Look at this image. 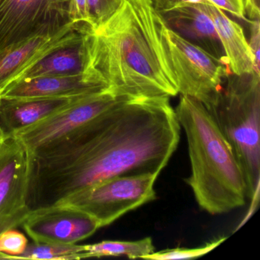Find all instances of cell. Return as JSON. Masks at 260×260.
Instances as JSON below:
<instances>
[{
  "instance_id": "6da1fadb",
  "label": "cell",
  "mask_w": 260,
  "mask_h": 260,
  "mask_svg": "<svg viewBox=\"0 0 260 260\" xmlns=\"http://www.w3.org/2000/svg\"><path fill=\"white\" fill-rule=\"evenodd\" d=\"M168 97H124L61 141L31 154L30 210L112 177L158 173L180 138Z\"/></svg>"
},
{
  "instance_id": "7a4b0ae2",
  "label": "cell",
  "mask_w": 260,
  "mask_h": 260,
  "mask_svg": "<svg viewBox=\"0 0 260 260\" xmlns=\"http://www.w3.org/2000/svg\"><path fill=\"white\" fill-rule=\"evenodd\" d=\"M165 30L152 0H124L91 34L89 71L117 96H176Z\"/></svg>"
},
{
  "instance_id": "3957f363",
  "label": "cell",
  "mask_w": 260,
  "mask_h": 260,
  "mask_svg": "<svg viewBox=\"0 0 260 260\" xmlns=\"http://www.w3.org/2000/svg\"><path fill=\"white\" fill-rule=\"evenodd\" d=\"M175 112L188 142L191 174L185 182L199 206L211 214L243 206L246 186L243 170L205 105L181 95Z\"/></svg>"
},
{
  "instance_id": "277c9868",
  "label": "cell",
  "mask_w": 260,
  "mask_h": 260,
  "mask_svg": "<svg viewBox=\"0 0 260 260\" xmlns=\"http://www.w3.org/2000/svg\"><path fill=\"white\" fill-rule=\"evenodd\" d=\"M207 109L241 167L246 198L253 199L259 192V74H230L217 98Z\"/></svg>"
},
{
  "instance_id": "5b68a950",
  "label": "cell",
  "mask_w": 260,
  "mask_h": 260,
  "mask_svg": "<svg viewBox=\"0 0 260 260\" xmlns=\"http://www.w3.org/2000/svg\"><path fill=\"white\" fill-rule=\"evenodd\" d=\"M158 173L116 176L95 184L55 205L71 207L89 214L100 228L111 224L128 211L155 200Z\"/></svg>"
},
{
  "instance_id": "8992f818",
  "label": "cell",
  "mask_w": 260,
  "mask_h": 260,
  "mask_svg": "<svg viewBox=\"0 0 260 260\" xmlns=\"http://www.w3.org/2000/svg\"><path fill=\"white\" fill-rule=\"evenodd\" d=\"M165 37L179 93L209 107L232 74L228 61L184 40L167 26Z\"/></svg>"
},
{
  "instance_id": "52a82bcc",
  "label": "cell",
  "mask_w": 260,
  "mask_h": 260,
  "mask_svg": "<svg viewBox=\"0 0 260 260\" xmlns=\"http://www.w3.org/2000/svg\"><path fill=\"white\" fill-rule=\"evenodd\" d=\"M71 0H0V50L71 24Z\"/></svg>"
},
{
  "instance_id": "ba28073f",
  "label": "cell",
  "mask_w": 260,
  "mask_h": 260,
  "mask_svg": "<svg viewBox=\"0 0 260 260\" xmlns=\"http://www.w3.org/2000/svg\"><path fill=\"white\" fill-rule=\"evenodd\" d=\"M31 153L15 135L0 143V234L22 226L28 205Z\"/></svg>"
},
{
  "instance_id": "9c48e42d",
  "label": "cell",
  "mask_w": 260,
  "mask_h": 260,
  "mask_svg": "<svg viewBox=\"0 0 260 260\" xmlns=\"http://www.w3.org/2000/svg\"><path fill=\"white\" fill-rule=\"evenodd\" d=\"M110 91L82 97L68 107L15 133L30 153L46 148L71 135L118 100Z\"/></svg>"
},
{
  "instance_id": "30bf717a",
  "label": "cell",
  "mask_w": 260,
  "mask_h": 260,
  "mask_svg": "<svg viewBox=\"0 0 260 260\" xmlns=\"http://www.w3.org/2000/svg\"><path fill=\"white\" fill-rule=\"evenodd\" d=\"M91 29L89 24L71 22L54 36H34L0 50V92L42 59L81 40Z\"/></svg>"
},
{
  "instance_id": "8fae6325",
  "label": "cell",
  "mask_w": 260,
  "mask_h": 260,
  "mask_svg": "<svg viewBox=\"0 0 260 260\" xmlns=\"http://www.w3.org/2000/svg\"><path fill=\"white\" fill-rule=\"evenodd\" d=\"M22 226L35 243L52 244H75L100 228L89 214L62 205L31 210Z\"/></svg>"
},
{
  "instance_id": "7c38bea8",
  "label": "cell",
  "mask_w": 260,
  "mask_h": 260,
  "mask_svg": "<svg viewBox=\"0 0 260 260\" xmlns=\"http://www.w3.org/2000/svg\"><path fill=\"white\" fill-rule=\"evenodd\" d=\"M106 89V85L93 74L44 77L17 82L7 88L1 98H71Z\"/></svg>"
},
{
  "instance_id": "4fadbf2b",
  "label": "cell",
  "mask_w": 260,
  "mask_h": 260,
  "mask_svg": "<svg viewBox=\"0 0 260 260\" xmlns=\"http://www.w3.org/2000/svg\"><path fill=\"white\" fill-rule=\"evenodd\" d=\"M160 16L167 28L184 40L217 58L226 60L214 23L199 4H187Z\"/></svg>"
},
{
  "instance_id": "5bb4252c",
  "label": "cell",
  "mask_w": 260,
  "mask_h": 260,
  "mask_svg": "<svg viewBox=\"0 0 260 260\" xmlns=\"http://www.w3.org/2000/svg\"><path fill=\"white\" fill-rule=\"evenodd\" d=\"M84 96L86 95L71 98H1L0 124L7 136L14 135Z\"/></svg>"
},
{
  "instance_id": "9a60e30c",
  "label": "cell",
  "mask_w": 260,
  "mask_h": 260,
  "mask_svg": "<svg viewBox=\"0 0 260 260\" xmlns=\"http://www.w3.org/2000/svg\"><path fill=\"white\" fill-rule=\"evenodd\" d=\"M199 6L214 23L231 73L236 75L251 72L259 74L255 70L253 56L241 26L213 4Z\"/></svg>"
},
{
  "instance_id": "2e32d148",
  "label": "cell",
  "mask_w": 260,
  "mask_h": 260,
  "mask_svg": "<svg viewBox=\"0 0 260 260\" xmlns=\"http://www.w3.org/2000/svg\"><path fill=\"white\" fill-rule=\"evenodd\" d=\"M93 31L89 30L81 40L47 56L25 72L17 82L44 77L85 74L95 75L89 71V41Z\"/></svg>"
},
{
  "instance_id": "e0dca14e",
  "label": "cell",
  "mask_w": 260,
  "mask_h": 260,
  "mask_svg": "<svg viewBox=\"0 0 260 260\" xmlns=\"http://www.w3.org/2000/svg\"><path fill=\"white\" fill-rule=\"evenodd\" d=\"M86 258L103 256H127L142 258L155 252V246L150 237L135 241L106 240L94 244L83 245Z\"/></svg>"
},
{
  "instance_id": "ac0fdd59",
  "label": "cell",
  "mask_w": 260,
  "mask_h": 260,
  "mask_svg": "<svg viewBox=\"0 0 260 260\" xmlns=\"http://www.w3.org/2000/svg\"><path fill=\"white\" fill-rule=\"evenodd\" d=\"M86 258L83 245L33 243L17 259L72 260Z\"/></svg>"
},
{
  "instance_id": "d6986e66",
  "label": "cell",
  "mask_w": 260,
  "mask_h": 260,
  "mask_svg": "<svg viewBox=\"0 0 260 260\" xmlns=\"http://www.w3.org/2000/svg\"><path fill=\"white\" fill-rule=\"evenodd\" d=\"M226 237H221L218 240L207 243L205 246L196 248H174V249H166L159 252H153L143 257L144 259L152 260H170L185 259V258H194L205 255L215 249L220 243H223Z\"/></svg>"
},
{
  "instance_id": "ffe728a7",
  "label": "cell",
  "mask_w": 260,
  "mask_h": 260,
  "mask_svg": "<svg viewBox=\"0 0 260 260\" xmlns=\"http://www.w3.org/2000/svg\"><path fill=\"white\" fill-rule=\"evenodd\" d=\"M28 240L15 229L7 230L0 234V259H17L26 249Z\"/></svg>"
},
{
  "instance_id": "44dd1931",
  "label": "cell",
  "mask_w": 260,
  "mask_h": 260,
  "mask_svg": "<svg viewBox=\"0 0 260 260\" xmlns=\"http://www.w3.org/2000/svg\"><path fill=\"white\" fill-rule=\"evenodd\" d=\"M124 0H87L89 20L94 30L106 22L118 9Z\"/></svg>"
},
{
  "instance_id": "7402d4cb",
  "label": "cell",
  "mask_w": 260,
  "mask_h": 260,
  "mask_svg": "<svg viewBox=\"0 0 260 260\" xmlns=\"http://www.w3.org/2000/svg\"><path fill=\"white\" fill-rule=\"evenodd\" d=\"M248 22L250 27V40L249 48L253 56L255 70L259 73V51H260V24L259 19H249Z\"/></svg>"
},
{
  "instance_id": "603a6c76",
  "label": "cell",
  "mask_w": 260,
  "mask_h": 260,
  "mask_svg": "<svg viewBox=\"0 0 260 260\" xmlns=\"http://www.w3.org/2000/svg\"><path fill=\"white\" fill-rule=\"evenodd\" d=\"M223 12H228L239 19H246L245 17L244 0H207Z\"/></svg>"
},
{
  "instance_id": "cb8c5ba5",
  "label": "cell",
  "mask_w": 260,
  "mask_h": 260,
  "mask_svg": "<svg viewBox=\"0 0 260 260\" xmlns=\"http://www.w3.org/2000/svg\"><path fill=\"white\" fill-rule=\"evenodd\" d=\"M70 19L74 23H86L91 25L87 0H71Z\"/></svg>"
},
{
  "instance_id": "d4e9b609",
  "label": "cell",
  "mask_w": 260,
  "mask_h": 260,
  "mask_svg": "<svg viewBox=\"0 0 260 260\" xmlns=\"http://www.w3.org/2000/svg\"><path fill=\"white\" fill-rule=\"evenodd\" d=\"M153 8L159 14L187 4H209L207 0H152Z\"/></svg>"
},
{
  "instance_id": "484cf974",
  "label": "cell",
  "mask_w": 260,
  "mask_h": 260,
  "mask_svg": "<svg viewBox=\"0 0 260 260\" xmlns=\"http://www.w3.org/2000/svg\"><path fill=\"white\" fill-rule=\"evenodd\" d=\"M260 0H244L245 13L249 16V19H257L260 18Z\"/></svg>"
},
{
  "instance_id": "4316f807",
  "label": "cell",
  "mask_w": 260,
  "mask_h": 260,
  "mask_svg": "<svg viewBox=\"0 0 260 260\" xmlns=\"http://www.w3.org/2000/svg\"><path fill=\"white\" fill-rule=\"evenodd\" d=\"M7 137V135H6L4 129H3L2 126L0 124V143L2 142V141H4Z\"/></svg>"
},
{
  "instance_id": "83f0119b",
  "label": "cell",
  "mask_w": 260,
  "mask_h": 260,
  "mask_svg": "<svg viewBox=\"0 0 260 260\" xmlns=\"http://www.w3.org/2000/svg\"><path fill=\"white\" fill-rule=\"evenodd\" d=\"M0 99H1V92H0Z\"/></svg>"
}]
</instances>
